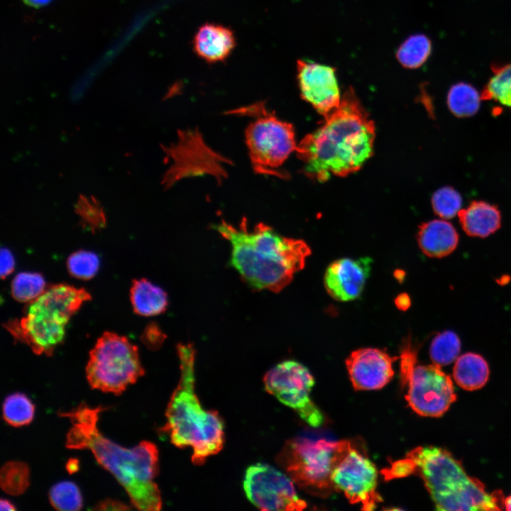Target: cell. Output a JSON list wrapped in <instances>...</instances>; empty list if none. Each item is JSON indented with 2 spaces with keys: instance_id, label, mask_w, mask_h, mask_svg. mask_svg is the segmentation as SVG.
I'll use <instances>...</instances> for the list:
<instances>
[{
  "instance_id": "cell-14",
  "label": "cell",
  "mask_w": 511,
  "mask_h": 511,
  "mask_svg": "<svg viewBox=\"0 0 511 511\" xmlns=\"http://www.w3.org/2000/svg\"><path fill=\"white\" fill-rule=\"evenodd\" d=\"M165 150L172 161L163 180L167 186L189 176L209 174L219 181L226 176L222 164L228 161L210 148L197 131H181L177 143Z\"/></svg>"
},
{
  "instance_id": "cell-1",
  "label": "cell",
  "mask_w": 511,
  "mask_h": 511,
  "mask_svg": "<svg viewBox=\"0 0 511 511\" xmlns=\"http://www.w3.org/2000/svg\"><path fill=\"white\" fill-rule=\"evenodd\" d=\"M104 409L81 403L70 411L59 413L72 424L66 437V447L90 450L99 464L123 487L136 508L160 510L162 498L154 481L158 471V448L150 441H143L127 449L105 437L97 427L99 413Z\"/></svg>"
},
{
  "instance_id": "cell-6",
  "label": "cell",
  "mask_w": 511,
  "mask_h": 511,
  "mask_svg": "<svg viewBox=\"0 0 511 511\" xmlns=\"http://www.w3.org/2000/svg\"><path fill=\"white\" fill-rule=\"evenodd\" d=\"M91 300L83 288L55 285L28 302L25 315L12 319L5 328L15 340L28 346L33 353L51 356L64 340L66 326L82 304Z\"/></svg>"
},
{
  "instance_id": "cell-39",
  "label": "cell",
  "mask_w": 511,
  "mask_h": 511,
  "mask_svg": "<svg viewBox=\"0 0 511 511\" xmlns=\"http://www.w3.org/2000/svg\"><path fill=\"white\" fill-rule=\"evenodd\" d=\"M66 468L69 473H73L79 469V461L76 458H70L66 464Z\"/></svg>"
},
{
  "instance_id": "cell-41",
  "label": "cell",
  "mask_w": 511,
  "mask_h": 511,
  "mask_svg": "<svg viewBox=\"0 0 511 511\" xmlns=\"http://www.w3.org/2000/svg\"><path fill=\"white\" fill-rule=\"evenodd\" d=\"M504 505L506 510L511 511V494L505 498Z\"/></svg>"
},
{
  "instance_id": "cell-38",
  "label": "cell",
  "mask_w": 511,
  "mask_h": 511,
  "mask_svg": "<svg viewBox=\"0 0 511 511\" xmlns=\"http://www.w3.org/2000/svg\"><path fill=\"white\" fill-rule=\"evenodd\" d=\"M52 0H23L28 6L38 9L48 5Z\"/></svg>"
},
{
  "instance_id": "cell-11",
  "label": "cell",
  "mask_w": 511,
  "mask_h": 511,
  "mask_svg": "<svg viewBox=\"0 0 511 511\" xmlns=\"http://www.w3.org/2000/svg\"><path fill=\"white\" fill-rule=\"evenodd\" d=\"M263 382L268 392L294 410L309 426L318 427L324 423L323 413L310 397L314 379L306 366L285 361L268 370Z\"/></svg>"
},
{
  "instance_id": "cell-24",
  "label": "cell",
  "mask_w": 511,
  "mask_h": 511,
  "mask_svg": "<svg viewBox=\"0 0 511 511\" xmlns=\"http://www.w3.org/2000/svg\"><path fill=\"white\" fill-rule=\"evenodd\" d=\"M481 97L475 87L466 82H458L451 87L447 94V104L457 117H468L479 109Z\"/></svg>"
},
{
  "instance_id": "cell-16",
  "label": "cell",
  "mask_w": 511,
  "mask_h": 511,
  "mask_svg": "<svg viewBox=\"0 0 511 511\" xmlns=\"http://www.w3.org/2000/svg\"><path fill=\"white\" fill-rule=\"evenodd\" d=\"M397 357L375 348L353 351L346 361L351 382L356 390H378L394 375L393 363Z\"/></svg>"
},
{
  "instance_id": "cell-23",
  "label": "cell",
  "mask_w": 511,
  "mask_h": 511,
  "mask_svg": "<svg viewBox=\"0 0 511 511\" xmlns=\"http://www.w3.org/2000/svg\"><path fill=\"white\" fill-rule=\"evenodd\" d=\"M493 75L484 87L482 100H494L511 108V63H493L490 66Z\"/></svg>"
},
{
  "instance_id": "cell-3",
  "label": "cell",
  "mask_w": 511,
  "mask_h": 511,
  "mask_svg": "<svg viewBox=\"0 0 511 511\" xmlns=\"http://www.w3.org/2000/svg\"><path fill=\"white\" fill-rule=\"evenodd\" d=\"M213 228L231 246V265L256 290L280 292L311 254L304 241L282 236L265 224L249 231L245 217L238 226L222 220Z\"/></svg>"
},
{
  "instance_id": "cell-35",
  "label": "cell",
  "mask_w": 511,
  "mask_h": 511,
  "mask_svg": "<svg viewBox=\"0 0 511 511\" xmlns=\"http://www.w3.org/2000/svg\"><path fill=\"white\" fill-rule=\"evenodd\" d=\"M1 277L2 279L11 274L15 266V260L11 252L6 248L1 249Z\"/></svg>"
},
{
  "instance_id": "cell-17",
  "label": "cell",
  "mask_w": 511,
  "mask_h": 511,
  "mask_svg": "<svg viewBox=\"0 0 511 511\" xmlns=\"http://www.w3.org/2000/svg\"><path fill=\"white\" fill-rule=\"evenodd\" d=\"M372 260L370 258H340L332 262L324 274V286L334 300L347 302L361 294L368 279Z\"/></svg>"
},
{
  "instance_id": "cell-28",
  "label": "cell",
  "mask_w": 511,
  "mask_h": 511,
  "mask_svg": "<svg viewBox=\"0 0 511 511\" xmlns=\"http://www.w3.org/2000/svg\"><path fill=\"white\" fill-rule=\"evenodd\" d=\"M460 350L461 341L456 334L451 331H445L433 339L429 348V356L433 363L441 367L454 361Z\"/></svg>"
},
{
  "instance_id": "cell-18",
  "label": "cell",
  "mask_w": 511,
  "mask_h": 511,
  "mask_svg": "<svg viewBox=\"0 0 511 511\" xmlns=\"http://www.w3.org/2000/svg\"><path fill=\"white\" fill-rule=\"evenodd\" d=\"M236 45L233 31L223 25L206 23L201 26L193 38V50L208 63L226 60Z\"/></svg>"
},
{
  "instance_id": "cell-20",
  "label": "cell",
  "mask_w": 511,
  "mask_h": 511,
  "mask_svg": "<svg viewBox=\"0 0 511 511\" xmlns=\"http://www.w3.org/2000/svg\"><path fill=\"white\" fill-rule=\"evenodd\" d=\"M465 233L472 237L484 238L495 232L501 224V215L495 205L483 201H473L458 213Z\"/></svg>"
},
{
  "instance_id": "cell-36",
  "label": "cell",
  "mask_w": 511,
  "mask_h": 511,
  "mask_svg": "<svg viewBox=\"0 0 511 511\" xmlns=\"http://www.w3.org/2000/svg\"><path fill=\"white\" fill-rule=\"evenodd\" d=\"M95 510H128L129 506L114 499H105L99 501L94 507Z\"/></svg>"
},
{
  "instance_id": "cell-31",
  "label": "cell",
  "mask_w": 511,
  "mask_h": 511,
  "mask_svg": "<svg viewBox=\"0 0 511 511\" xmlns=\"http://www.w3.org/2000/svg\"><path fill=\"white\" fill-rule=\"evenodd\" d=\"M67 266L72 276L78 279L89 280L98 271L99 259L98 256L92 251L80 250L69 256Z\"/></svg>"
},
{
  "instance_id": "cell-21",
  "label": "cell",
  "mask_w": 511,
  "mask_h": 511,
  "mask_svg": "<svg viewBox=\"0 0 511 511\" xmlns=\"http://www.w3.org/2000/svg\"><path fill=\"white\" fill-rule=\"evenodd\" d=\"M130 292L133 309L139 315L155 316L164 312L167 308L166 292L146 279L134 280Z\"/></svg>"
},
{
  "instance_id": "cell-2",
  "label": "cell",
  "mask_w": 511,
  "mask_h": 511,
  "mask_svg": "<svg viewBox=\"0 0 511 511\" xmlns=\"http://www.w3.org/2000/svg\"><path fill=\"white\" fill-rule=\"evenodd\" d=\"M375 125L350 87L324 123L297 145L303 172L325 182L358 170L373 153Z\"/></svg>"
},
{
  "instance_id": "cell-26",
  "label": "cell",
  "mask_w": 511,
  "mask_h": 511,
  "mask_svg": "<svg viewBox=\"0 0 511 511\" xmlns=\"http://www.w3.org/2000/svg\"><path fill=\"white\" fill-rule=\"evenodd\" d=\"M2 413L8 424L16 427L26 426L33 419L35 405L24 393L14 392L5 398Z\"/></svg>"
},
{
  "instance_id": "cell-33",
  "label": "cell",
  "mask_w": 511,
  "mask_h": 511,
  "mask_svg": "<svg viewBox=\"0 0 511 511\" xmlns=\"http://www.w3.org/2000/svg\"><path fill=\"white\" fill-rule=\"evenodd\" d=\"M77 211L86 226L94 231L104 226L105 217L101 209L87 199H81Z\"/></svg>"
},
{
  "instance_id": "cell-22",
  "label": "cell",
  "mask_w": 511,
  "mask_h": 511,
  "mask_svg": "<svg viewBox=\"0 0 511 511\" xmlns=\"http://www.w3.org/2000/svg\"><path fill=\"white\" fill-rule=\"evenodd\" d=\"M489 367L479 354L466 353L456 361L453 375L457 385L466 390L481 388L489 378Z\"/></svg>"
},
{
  "instance_id": "cell-7",
  "label": "cell",
  "mask_w": 511,
  "mask_h": 511,
  "mask_svg": "<svg viewBox=\"0 0 511 511\" xmlns=\"http://www.w3.org/2000/svg\"><path fill=\"white\" fill-rule=\"evenodd\" d=\"M344 441L294 438L285 443L276 461L300 488L326 497L335 489L331 475Z\"/></svg>"
},
{
  "instance_id": "cell-30",
  "label": "cell",
  "mask_w": 511,
  "mask_h": 511,
  "mask_svg": "<svg viewBox=\"0 0 511 511\" xmlns=\"http://www.w3.org/2000/svg\"><path fill=\"white\" fill-rule=\"evenodd\" d=\"M49 500L51 505L57 510L77 511L83 506L78 486L68 480L55 484L49 491Z\"/></svg>"
},
{
  "instance_id": "cell-37",
  "label": "cell",
  "mask_w": 511,
  "mask_h": 511,
  "mask_svg": "<svg viewBox=\"0 0 511 511\" xmlns=\"http://www.w3.org/2000/svg\"><path fill=\"white\" fill-rule=\"evenodd\" d=\"M395 304L399 309L405 310L410 305V299L407 295L402 294L397 297Z\"/></svg>"
},
{
  "instance_id": "cell-40",
  "label": "cell",
  "mask_w": 511,
  "mask_h": 511,
  "mask_svg": "<svg viewBox=\"0 0 511 511\" xmlns=\"http://www.w3.org/2000/svg\"><path fill=\"white\" fill-rule=\"evenodd\" d=\"M1 510H16V508L11 502L6 499H1L0 501Z\"/></svg>"
},
{
  "instance_id": "cell-13",
  "label": "cell",
  "mask_w": 511,
  "mask_h": 511,
  "mask_svg": "<svg viewBox=\"0 0 511 511\" xmlns=\"http://www.w3.org/2000/svg\"><path fill=\"white\" fill-rule=\"evenodd\" d=\"M243 489L248 499L258 508L268 511H300L307 503L297 495L293 480L275 468L258 463L245 474Z\"/></svg>"
},
{
  "instance_id": "cell-29",
  "label": "cell",
  "mask_w": 511,
  "mask_h": 511,
  "mask_svg": "<svg viewBox=\"0 0 511 511\" xmlns=\"http://www.w3.org/2000/svg\"><path fill=\"white\" fill-rule=\"evenodd\" d=\"M45 281L38 273L21 272L11 282V295L21 302H31L45 291Z\"/></svg>"
},
{
  "instance_id": "cell-12",
  "label": "cell",
  "mask_w": 511,
  "mask_h": 511,
  "mask_svg": "<svg viewBox=\"0 0 511 511\" xmlns=\"http://www.w3.org/2000/svg\"><path fill=\"white\" fill-rule=\"evenodd\" d=\"M331 478L335 489L342 492L351 503L360 504L363 510H373L382 501L377 491L375 464L349 441H344Z\"/></svg>"
},
{
  "instance_id": "cell-8",
  "label": "cell",
  "mask_w": 511,
  "mask_h": 511,
  "mask_svg": "<svg viewBox=\"0 0 511 511\" xmlns=\"http://www.w3.org/2000/svg\"><path fill=\"white\" fill-rule=\"evenodd\" d=\"M234 114L248 115L255 119L245 131L246 143L253 169L262 175L285 177L278 168L296 150L295 131L258 102Z\"/></svg>"
},
{
  "instance_id": "cell-25",
  "label": "cell",
  "mask_w": 511,
  "mask_h": 511,
  "mask_svg": "<svg viewBox=\"0 0 511 511\" xmlns=\"http://www.w3.org/2000/svg\"><path fill=\"white\" fill-rule=\"evenodd\" d=\"M431 40L424 34L407 38L398 48L396 57L405 68L417 69L426 62L432 53Z\"/></svg>"
},
{
  "instance_id": "cell-5",
  "label": "cell",
  "mask_w": 511,
  "mask_h": 511,
  "mask_svg": "<svg viewBox=\"0 0 511 511\" xmlns=\"http://www.w3.org/2000/svg\"><path fill=\"white\" fill-rule=\"evenodd\" d=\"M407 458L438 510H500L505 506L500 490L487 493L483 483L468 476L461 462L444 449L419 446L409 451Z\"/></svg>"
},
{
  "instance_id": "cell-32",
  "label": "cell",
  "mask_w": 511,
  "mask_h": 511,
  "mask_svg": "<svg viewBox=\"0 0 511 511\" xmlns=\"http://www.w3.org/2000/svg\"><path fill=\"white\" fill-rule=\"evenodd\" d=\"M461 204L460 194L451 187H444L437 189L432 197L434 211L444 219H451L458 214Z\"/></svg>"
},
{
  "instance_id": "cell-19",
  "label": "cell",
  "mask_w": 511,
  "mask_h": 511,
  "mask_svg": "<svg viewBox=\"0 0 511 511\" xmlns=\"http://www.w3.org/2000/svg\"><path fill=\"white\" fill-rule=\"evenodd\" d=\"M417 241L426 256L439 258L449 255L456 249L458 235L451 223L434 219L419 226Z\"/></svg>"
},
{
  "instance_id": "cell-34",
  "label": "cell",
  "mask_w": 511,
  "mask_h": 511,
  "mask_svg": "<svg viewBox=\"0 0 511 511\" xmlns=\"http://www.w3.org/2000/svg\"><path fill=\"white\" fill-rule=\"evenodd\" d=\"M160 332L154 325H150L145 330L142 335V341L152 349H154L160 346L163 339Z\"/></svg>"
},
{
  "instance_id": "cell-4",
  "label": "cell",
  "mask_w": 511,
  "mask_h": 511,
  "mask_svg": "<svg viewBox=\"0 0 511 511\" xmlns=\"http://www.w3.org/2000/svg\"><path fill=\"white\" fill-rule=\"evenodd\" d=\"M180 378L168 402L167 422L161 429L169 433L172 444L193 449L192 461L202 465L217 454L224 441V424L218 413L204 410L195 392V351L191 344L177 346Z\"/></svg>"
},
{
  "instance_id": "cell-27",
  "label": "cell",
  "mask_w": 511,
  "mask_h": 511,
  "mask_svg": "<svg viewBox=\"0 0 511 511\" xmlns=\"http://www.w3.org/2000/svg\"><path fill=\"white\" fill-rule=\"evenodd\" d=\"M28 466L21 461H9L1 469L0 485L7 494L16 496L23 494L29 485Z\"/></svg>"
},
{
  "instance_id": "cell-9",
  "label": "cell",
  "mask_w": 511,
  "mask_h": 511,
  "mask_svg": "<svg viewBox=\"0 0 511 511\" xmlns=\"http://www.w3.org/2000/svg\"><path fill=\"white\" fill-rule=\"evenodd\" d=\"M143 375L138 348L125 336L106 331L89 353L86 376L93 389L120 395Z\"/></svg>"
},
{
  "instance_id": "cell-10",
  "label": "cell",
  "mask_w": 511,
  "mask_h": 511,
  "mask_svg": "<svg viewBox=\"0 0 511 511\" xmlns=\"http://www.w3.org/2000/svg\"><path fill=\"white\" fill-rule=\"evenodd\" d=\"M416 363L417 351L408 339L400 355V375L407 387L405 398L419 415L439 417L456 400L452 380L439 366Z\"/></svg>"
},
{
  "instance_id": "cell-15",
  "label": "cell",
  "mask_w": 511,
  "mask_h": 511,
  "mask_svg": "<svg viewBox=\"0 0 511 511\" xmlns=\"http://www.w3.org/2000/svg\"><path fill=\"white\" fill-rule=\"evenodd\" d=\"M297 78L301 97L324 117L340 105L341 97L334 67L300 59Z\"/></svg>"
}]
</instances>
